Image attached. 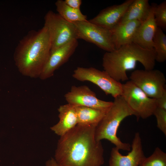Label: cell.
<instances>
[{
    "instance_id": "cell-7",
    "label": "cell",
    "mask_w": 166,
    "mask_h": 166,
    "mask_svg": "<svg viewBox=\"0 0 166 166\" xmlns=\"http://www.w3.org/2000/svg\"><path fill=\"white\" fill-rule=\"evenodd\" d=\"M73 78L81 81H88L97 86L106 95L114 98L121 96L122 84L112 78L104 70L94 67H77L72 74Z\"/></svg>"
},
{
    "instance_id": "cell-16",
    "label": "cell",
    "mask_w": 166,
    "mask_h": 166,
    "mask_svg": "<svg viewBox=\"0 0 166 166\" xmlns=\"http://www.w3.org/2000/svg\"><path fill=\"white\" fill-rule=\"evenodd\" d=\"M141 22L132 21L118 24L110 30L112 39L115 49L133 42L136 31Z\"/></svg>"
},
{
    "instance_id": "cell-14",
    "label": "cell",
    "mask_w": 166,
    "mask_h": 166,
    "mask_svg": "<svg viewBox=\"0 0 166 166\" xmlns=\"http://www.w3.org/2000/svg\"><path fill=\"white\" fill-rule=\"evenodd\" d=\"M156 4L152 3L149 14L147 19L142 22L137 28L133 42L146 49L153 48V39L158 27L154 16V10Z\"/></svg>"
},
{
    "instance_id": "cell-1",
    "label": "cell",
    "mask_w": 166,
    "mask_h": 166,
    "mask_svg": "<svg viewBox=\"0 0 166 166\" xmlns=\"http://www.w3.org/2000/svg\"><path fill=\"white\" fill-rule=\"evenodd\" d=\"M96 125L77 124L58 140L54 158L58 166H102L104 150L95 137Z\"/></svg>"
},
{
    "instance_id": "cell-11",
    "label": "cell",
    "mask_w": 166,
    "mask_h": 166,
    "mask_svg": "<svg viewBox=\"0 0 166 166\" xmlns=\"http://www.w3.org/2000/svg\"><path fill=\"white\" fill-rule=\"evenodd\" d=\"M131 148L130 151L127 155H123L118 148L113 147L110 152L109 166H139L146 157L138 132L135 134Z\"/></svg>"
},
{
    "instance_id": "cell-8",
    "label": "cell",
    "mask_w": 166,
    "mask_h": 166,
    "mask_svg": "<svg viewBox=\"0 0 166 166\" xmlns=\"http://www.w3.org/2000/svg\"><path fill=\"white\" fill-rule=\"evenodd\" d=\"M129 78L150 98L156 99L166 92L165 77L159 70H135L132 73Z\"/></svg>"
},
{
    "instance_id": "cell-24",
    "label": "cell",
    "mask_w": 166,
    "mask_h": 166,
    "mask_svg": "<svg viewBox=\"0 0 166 166\" xmlns=\"http://www.w3.org/2000/svg\"><path fill=\"white\" fill-rule=\"evenodd\" d=\"M156 99L157 108L166 110V92Z\"/></svg>"
},
{
    "instance_id": "cell-4",
    "label": "cell",
    "mask_w": 166,
    "mask_h": 166,
    "mask_svg": "<svg viewBox=\"0 0 166 166\" xmlns=\"http://www.w3.org/2000/svg\"><path fill=\"white\" fill-rule=\"evenodd\" d=\"M134 115L122 96L114 98L112 105L96 128V140H107L119 150L130 151V144L122 142L117 132L122 121L127 117Z\"/></svg>"
},
{
    "instance_id": "cell-6",
    "label": "cell",
    "mask_w": 166,
    "mask_h": 166,
    "mask_svg": "<svg viewBox=\"0 0 166 166\" xmlns=\"http://www.w3.org/2000/svg\"><path fill=\"white\" fill-rule=\"evenodd\" d=\"M121 96L137 120L149 117L157 108L156 99L148 97L130 80L122 84Z\"/></svg>"
},
{
    "instance_id": "cell-21",
    "label": "cell",
    "mask_w": 166,
    "mask_h": 166,
    "mask_svg": "<svg viewBox=\"0 0 166 166\" xmlns=\"http://www.w3.org/2000/svg\"><path fill=\"white\" fill-rule=\"evenodd\" d=\"M139 166H166V153L157 147L150 156L144 158Z\"/></svg>"
},
{
    "instance_id": "cell-25",
    "label": "cell",
    "mask_w": 166,
    "mask_h": 166,
    "mask_svg": "<svg viewBox=\"0 0 166 166\" xmlns=\"http://www.w3.org/2000/svg\"><path fill=\"white\" fill-rule=\"evenodd\" d=\"M65 3L70 7L76 9H80L82 3L81 0H65Z\"/></svg>"
},
{
    "instance_id": "cell-17",
    "label": "cell",
    "mask_w": 166,
    "mask_h": 166,
    "mask_svg": "<svg viewBox=\"0 0 166 166\" xmlns=\"http://www.w3.org/2000/svg\"><path fill=\"white\" fill-rule=\"evenodd\" d=\"M151 9V6L149 4L148 0H133L127 10L119 24L135 20L142 22L148 18Z\"/></svg>"
},
{
    "instance_id": "cell-15",
    "label": "cell",
    "mask_w": 166,
    "mask_h": 166,
    "mask_svg": "<svg viewBox=\"0 0 166 166\" xmlns=\"http://www.w3.org/2000/svg\"><path fill=\"white\" fill-rule=\"evenodd\" d=\"M58 111L59 121L50 129L60 137L75 127L78 122L75 106L67 103L60 105Z\"/></svg>"
},
{
    "instance_id": "cell-23",
    "label": "cell",
    "mask_w": 166,
    "mask_h": 166,
    "mask_svg": "<svg viewBox=\"0 0 166 166\" xmlns=\"http://www.w3.org/2000/svg\"><path fill=\"white\" fill-rule=\"evenodd\" d=\"M153 115L156 117L157 126L166 136V110L157 108Z\"/></svg>"
},
{
    "instance_id": "cell-3",
    "label": "cell",
    "mask_w": 166,
    "mask_h": 166,
    "mask_svg": "<svg viewBox=\"0 0 166 166\" xmlns=\"http://www.w3.org/2000/svg\"><path fill=\"white\" fill-rule=\"evenodd\" d=\"M137 62L145 69H154L156 62L154 49H144L132 42L113 51L106 52L102 58L104 70L119 82L128 80L127 72L134 69Z\"/></svg>"
},
{
    "instance_id": "cell-9",
    "label": "cell",
    "mask_w": 166,
    "mask_h": 166,
    "mask_svg": "<svg viewBox=\"0 0 166 166\" xmlns=\"http://www.w3.org/2000/svg\"><path fill=\"white\" fill-rule=\"evenodd\" d=\"M73 23L77 30L78 39H82L93 43L106 52L116 50L112 42L110 30L88 20Z\"/></svg>"
},
{
    "instance_id": "cell-2",
    "label": "cell",
    "mask_w": 166,
    "mask_h": 166,
    "mask_svg": "<svg viewBox=\"0 0 166 166\" xmlns=\"http://www.w3.org/2000/svg\"><path fill=\"white\" fill-rule=\"evenodd\" d=\"M50 50V37L45 27L37 31H30L19 41L14 52L18 70L24 76L39 77Z\"/></svg>"
},
{
    "instance_id": "cell-22",
    "label": "cell",
    "mask_w": 166,
    "mask_h": 166,
    "mask_svg": "<svg viewBox=\"0 0 166 166\" xmlns=\"http://www.w3.org/2000/svg\"><path fill=\"white\" fill-rule=\"evenodd\" d=\"M154 16L157 26L162 30L166 28V1L159 5L156 4L154 10Z\"/></svg>"
},
{
    "instance_id": "cell-5",
    "label": "cell",
    "mask_w": 166,
    "mask_h": 166,
    "mask_svg": "<svg viewBox=\"0 0 166 166\" xmlns=\"http://www.w3.org/2000/svg\"><path fill=\"white\" fill-rule=\"evenodd\" d=\"M44 19V26L47 29L50 37V51L73 40H78L74 24L65 20L58 13L49 10L45 14Z\"/></svg>"
},
{
    "instance_id": "cell-13",
    "label": "cell",
    "mask_w": 166,
    "mask_h": 166,
    "mask_svg": "<svg viewBox=\"0 0 166 166\" xmlns=\"http://www.w3.org/2000/svg\"><path fill=\"white\" fill-rule=\"evenodd\" d=\"M133 0H127L118 5H114L101 11L95 17L88 20L106 29L111 30L120 23L129 6Z\"/></svg>"
},
{
    "instance_id": "cell-18",
    "label": "cell",
    "mask_w": 166,
    "mask_h": 166,
    "mask_svg": "<svg viewBox=\"0 0 166 166\" xmlns=\"http://www.w3.org/2000/svg\"><path fill=\"white\" fill-rule=\"evenodd\" d=\"M77 124L97 125L108 110L83 106H75Z\"/></svg>"
},
{
    "instance_id": "cell-12",
    "label": "cell",
    "mask_w": 166,
    "mask_h": 166,
    "mask_svg": "<svg viewBox=\"0 0 166 166\" xmlns=\"http://www.w3.org/2000/svg\"><path fill=\"white\" fill-rule=\"evenodd\" d=\"M77 40H73L52 51L39 77L44 80L53 76L55 71L68 61L78 46Z\"/></svg>"
},
{
    "instance_id": "cell-20",
    "label": "cell",
    "mask_w": 166,
    "mask_h": 166,
    "mask_svg": "<svg viewBox=\"0 0 166 166\" xmlns=\"http://www.w3.org/2000/svg\"><path fill=\"white\" fill-rule=\"evenodd\" d=\"M153 42L156 61L164 62L166 60V35L160 28H157Z\"/></svg>"
},
{
    "instance_id": "cell-19",
    "label": "cell",
    "mask_w": 166,
    "mask_h": 166,
    "mask_svg": "<svg viewBox=\"0 0 166 166\" xmlns=\"http://www.w3.org/2000/svg\"><path fill=\"white\" fill-rule=\"evenodd\" d=\"M58 14L63 19L71 23L86 21L87 16L80 9L73 8L67 5L64 0H58L55 3Z\"/></svg>"
},
{
    "instance_id": "cell-26",
    "label": "cell",
    "mask_w": 166,
    "mask_h": 166,
    "mask_svg": "<svg viewBox=\"0 0 166 166\" xmlns=\"http://www.w3.org/2000/svg\"><path fill=\"white\" fill-rule=\"evenodd\" d=\"M45 166H58L54 158H51L45 162Z\"/></svg>"
},
{
    "instance_id": "cell-10",
    "label": "cell",
    "mask_w": 166,
    "mask_h": 166,
    "mask_svg": "<svg viewBox=\"0 0 166 166\" xmlns=\"http://www.w3.org/2000/svg\"><path fill=\"white\" fill-rule=\"evenodd\" d=\"M67 103L74 106H83L108 110L113 104L112 101L100 100L95 93L88 86H72L70 90L64 95Z\"/></svg>"
}]
</instances>
